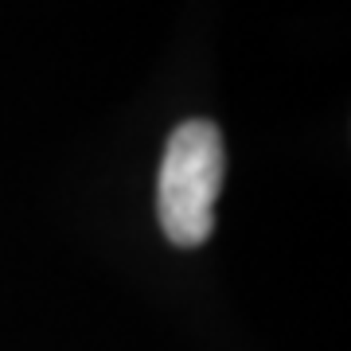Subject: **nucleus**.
Listing matches in <instances>:
<instances>
[{"label": "nucleus", "instance_id": "nucleus-1", "mask_svg": "<svg viewBox=\"0 0 351 351\" xmlns=\"http://www.w3.org/2000/svg\"><path fill=\"white\" fill-rule=\"evenodd\" d=\"M223 133L211 121H184L172 129L156 180V215L168 242L195 250L215 230V199L223 188Z\"/></svg>", "mask_w": 351, "mask_h": 351}]
</instances>
